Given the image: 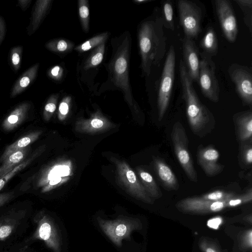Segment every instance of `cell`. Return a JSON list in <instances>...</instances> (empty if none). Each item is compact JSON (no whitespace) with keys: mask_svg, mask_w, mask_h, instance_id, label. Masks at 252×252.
I'll return each instance as SVG.
<instances>
[{"mask_svg":"<svg viewBox=\"0 0 252 252\" xmlns=\"http://www.w3.org/2000/svg\"><path fill=\"white\" fill-rule=\"evenodd\" d=\"M138 38L141 67L144 74L148 76L152 67L159 64L166 51V37L161 17L142 23L138 30Z\"/></svg>","mask_w":252,"mask_h":252,"instance_id":"cell-1","label":"cell"},{"mask_svg":"<svg viewBox=\"0 0 252 252\" xmlns=\"http://www.w3.org/2000/svg\"><path fill=\"white\" fill-rule=\"evenodd\" d=\"M179 67L182 96L186 104L189 125L195 135L203 137L213 128L215 123L214 117L199 99L183 60L180 61Z\"/></svg>","mask_w":252,"mask_h":252,"instance_id":"cell-2","label":"cell"},{"mask_svg":"<svg viewBox=\"0 0 252 252\" xmlns=\"http://www.w3.org/2000/svg\"><path fill=\"white\" fill-rule=\"evenodd\" d=\"M129 46L126 37L118 47L109 68L112 80L117 87L120 88L125 94V97L130 107L136 113L139 109L135 104L131 93L128 79Z\"/></svg>","mask_w":252,"mask_h":252,"instance_id":"cell-3","label":"cell"},{"mask_svg":"<svg viewBox=\"0 0 252 252\" xmlns=\"http://www.w3.org/2000/svg\"><path fill=\"white\" fill-rule=\"evenodd\" d=\"M176 54L171 45L166 55L158 91L157 105L158 120L161 121L168 107L175 78Z\"/></svg>","mask_w":252,"mask_h":252,"instance_id":"cell-4","label":"cell"},{"mask_svg":"<svg viewBox=\"0 0 252 252\" xmlns=\"http://www.w3.org/2000/svg\"><path fill=\"white\" fill-rule=\"evenodd\" d=\"M171 138L177 159L188 178L197 183V176L189 150V140L186 130L179 122L173 125Z\"/></svg>","mask_w":252,"mask_h":252,"instance_id":"cell-5","label":"cell"},{"mask_svg":"<svg viewBox=\"0 0 252 252\" xmlns=\"http://www.w3.org/2000/svg\"><path fill=\"white\" fill-rule=\"evenodd\" d=\"M177 5L184 37L193 40L202 30V9L198 3L189 0H178Z\"/></svg>","mask_w":252,"mask_h":252,"instance_id":"cell-6","label":"cell"},{"mask_svg":"<svg viewBox=\"0 0 252 252\" xmlns=\"http://www.w3.org/2000/svg\"><path fill=\"white\" fill-rule=\"evenodd\" d=\"M110 160L116 166L117 184L131 195L151 202L148 193L128 163L114 157H111Z\"/></svg>","mask_w":252,"mask_h":252,"instance_id":"cell-7","label":"cell"},{"mask_svg":"<svg viewBox=\"0 0 252 252\" xmlns=\"http://www.w3.org/2000/svg\"><path fill=\"white\" fill-rule=\"evenodd\" d=\"M200 67L197 83L204 96L212 102L219 100L220 87L216 75V65L212 58L200 53Z\"/></svg>","mask_w":252,"mask_h":252,"instance_id":"cell-8","label":"cell"},{"mask_svg":"<svg viewBox=\"0 0 252 252\" xmlns=\"http://www.w3.org/2000/svg\"><path fill=\"white\" fill-rule=\"evenodd\" d=\"M228 73L235 86V91L243 105L252 106V70L251 67L238 63L231 64Z\"/></svg>","mask_w":252,"mask_h":252,"instance_id":"cell-9","label":"cell"},{"mask_svg":"<svg viewBox=\"0 0 252 252\" xmlns=\"http://www.w3.org/2000/svg\"><path fill=\"white\" fill-rule=\"evenodd\" d=\"M215 5L218 20L226 39L234 42L238 29L233 6L229 0H216Z\"/></svg>","mask_w":252,"mask_h":252,"instance_id":"cell-10","label":"cell"},{"mask_svg":"<svg viewBox=\"0 0 252 252\" xmlns=\"http://www.w3.org/2000/svg\"><path fill=\"white\" fill-rule=\"evenodd\" d=\"M219 157V152L212 146L198 147V163L207 176H215L223 170L224 166L218 162Z\"/></svg>","mask_w":252,"mask_h":252,"instance_id":"cell-11","label":"cell"},{"mask_svg":"<svg viewBox=\"0 0 252 252\" xmlns=\"http://www.w3.org/2000/svg\"><path fill=\"white\" fill-rule=\"evenodd\" d=\"M183 63L189 76L197 82L200 67L199 53L193 40L184 37L182 40Z\"/></svg>","mask_w":252,"mask_h":252,"instance_id":"cell-12","label":"cell"},{"mask_svg":"<svg viewBox=\"0 0 252 252\" xmlns=\"http://www.w3.org/2000/svg\"><path fill=\"white\" fill-rule=\"evenodd\" d=\"M236 134L240 142L252 140V111L247 110L233 116Z\"/></svg>","mask_w":252,"mask_h":252,"instance_id":"cell-13","label":"cell"},{"mask_svg":"<svg viewBox=\"0 0 252 252\" xmlns=\"http://www.w3.org/2000/svg\"><path fill=\"white\" fill-rule=\"evenodd\" d=\"M153 161L157 176L163 188L168 190H178L179 182L170 167L160 158L155 157Z\"/></svg>","mask_w":252,"mask_h":252,"instance_id":"cell-14","label":"cell"},{"mask_svg":"<svg viewBox=\"0 0 252 252\" xmlns=\"http://www.w3.org/2000/svg\"><path fill=\"white\" fill-rule=\"evenodd\" d=\"M112 127V124L97 112L90 119L78 121L76 129L80 132L93 133L103 131Z\"/></svg>","mask_w":252,"mask_h":252,"instance_id":"cell-15","label":"cell"},{"mask_svg":"<svg viewBox=\"0 0 252 252\" xmlns=\"http://www.w3.org/2000/svg\"><path fill=\"white\" fill-rule=\"evenodd\" d=\"M32 104L24 101L17 105L3 120L2 126L6 131H11L18 127L27 117Z\"/></svg>","mask_w":252,"mask_h":252,"instance_id":"cell-16","label":"cell"},{"mask_svg":"<svg viewBox=\"0 0 252 252\" xmlns=\"http://www.w3.org/2000/svg\"><path fill=\"white\" fill-rule=\"evenodd\" d=\"M52 1V0H38L35 1L28 27L29 35L32 34L39 28L49 12Z\"/></svg>","mask_w":252,"mask_h":252,"instance_id":"cell-17","label":"cell"},{"mask_svg":"<svg viewBox=\"0 0 252 252\" xmlns=\"http://www.w3.org/2000/svg\"><path fill=\"white\" fill-rule=\"evenodd\" d=\"M39 64L37 63L23 73L15 82L11 90L10 97L14 98L24 92L36 79Z\"/></svg>","mask_w":252,"mask_h":252,"instance_id":"cell-18","label":"cell"},{"mask_svg":"<svg viewBox=\"0 0 252 252\" xmlns=\"http://www.w3.org/2000/svg\"><path fill=\"white\" fill-rule=\"evenodd\" d=\"M41 130H36L28 133L21 137L11 144L8 146L4 151L0 161H2L11 153L26 148L35 141L42 133Z\"/></svg>","mask_w":252,"mask_h":252,"instance_id":"cell-19","label":"cell"},{"mask_svg":"<svg viewBox=\"0 0 252 252\" xmlns=\"http://www.w3.org/2000/svg\"><path fill=\"white\" fill-rule=\"evenodd\" d=\"M69 168L61 165L55 164L40 172L36 181L37 187L43 188L54 178L68 175Z\"/></svg>","mask_w":252,"mask_h":252,"instance_id":"cell-20","label":"cell"},{"mask_svg":"<svg viewBox=\"0 0 252 252\" xmlns=\"http://www.w3.org/2000/svg\"><path fill=\"white\" fill-rule=\"evenodd\" d=\"M199 46L204 54L213 57L216 56L219 49L217 34L212 27H208L199 42Z\"/></svg>","mask_w":252,"mask_h":252,"instance_id":"cell-21","label":"cell"},{"mask_svg":"<svg viewBox=\"0 0 252 252\" xmlns=\"http://www.w3.org/2000/svg\"><path fill=\"white\" fill-rule=\"evenodd\" d=\"M27 148L11 153L2 161L3 162L0 166V178L24 161L28 153Z\"/></svg>","mask_w":252,"mask_h":252,"instance_id":"cell-22","label":"cell"},{"mask_svg":"<svg viewBox=\"0 0 252 252\" xmlns=\"http://www.w3.org/2000/svg\"><path fill=\"white\" fill-rule=\"evenodd\" d=\"M137 171L141 183L149 195L155 198L160 197L162 193L152 176L148 172L140 168H137Z\"/></svg>","mask_w":252,"mask_h":252,"instance_id":"cell-23","label":"cell"},{"mask_svg":"<svg viewBox=\"0 0 252 252\" xmlns=\"http://www.w3.org/2000/svg\"><path fill=\"white\" fill-rule=\"evenodd\" d=\"M161 17L163 27L174 31L175 24L174 21V10L173 4L171 0L164 1L161 6Z\"/></svg>","mask_w":252,"mask_h":252,"instance_id":"cell-24","label":"cell"},{"mask_svg":"<svg viewBox=\"0 0 252 252\" xmlns=\"http://www.w3.org/2000/svg\"><path fill=\"white\" fill-rule=\"evenodd\" d=\"M239 160L242 166L245 167L251 166L252 164V140L240 142Z\"/></svg>","mask_w":252,"mask_h":252,"instance_id":"cell-25","label":"cell"},{"mask_svg":"<svg viewBox=\"0 0 252 252\" xmlns=\"http://www.w3.org/2000/svg\"><path fill=\"white\" fill-rule=\"evenodd\" d=\"M241 9L244 16L245 25L249 29L251 34L252 33V0H234Z\"/></svg>","mask_w":252,"mask_h":252,"instance_id":"cell-26","label":"cell"},{"mask_svg":"<svg viewBox=\"0 0 252 252\" xmlns=\"http://www.w3.org/2000/svg\"><path fill=\"white\" fill-rule=\"evenodd\" d=\"M45 47L49 50L57 53H63L70 51L74 46V44L63 39H54L47 42Z\"/></svg>","mask_w":252,"mask_h":252,"instance_id":"cell-27","label":"cell"},{"mask_svg":"<svg viewBox=\"0 0 252 252\" xmlns=\"http://www.w3.org/2000/svg\"><path fill=\"white\" fill-rule=\"evenodd\" d=\"M108 37L107 32L97 35L78 45L75 49L80 53L86 52L94 47H96L103 43H105Z\"/></svg>","mask_w":252,"mask_h":252,"instance_id":"cell-28","label":"cell"},{"mask_svg":"<svg viewBox=\"0 0 252 252\" xmlns=\"http://www.w3.org/2000/svg\"><path fill=\"white\" fill-rule=\"evenodd\" d=\"M105 50V43L96 47L87 60L84 68L86 69L95 67L100 64L103 58Z\"/></svg>","mask_w":252,"mask_h":252,"instance_id":"cell-29","label":"cell"},{"mask_svg":"<svg viewBox=\"0 0 252 252\" xmlns=\"http://www.w3.org/2000/svg\"><path fill=\"white\" fill-rule=\"evenodd\" d=\"M38 154H35L31 158L16 166L11 171L0 178V190L4 187L6 184L18 172L26 167L32 160L38 156Z\"/></svg>","mask_w":252,"mask_h":252,"instance_id":"cell-30","label":"cell"},{"mask_svg":"<svg viewBox=\"0 0 252 252\" xmlns=\"http://www.w3.org/2000/svg\"><path fill=\"white\" fill-rule=\"evenodd\" d=\"M17 224L16 220L9 218L0 220V241L8 238L13 231Z\"/></svg>","mask_w":252,"mask_h":252,"instance_id":"cell-31","label":"cell"},{"mask_svg":"<svg viewBox=\"0 0 252 252\" xmlns=\"http://www.w3.org/2000/svg\"><path fill=\"white\" fill-rule=\"evenodd\" d=\"M79 14L82 28L85 32L89 30V9L88 1L79 0L78 1Z\"/></svg>","mask_w":252,"mask_h":252,"instance_id":"cell-32","label":"cell"},{"mask_svg":"<svg viewBox=\"0 0 252 252\" xmlns=\"http://www.w3.org/2000/svg\"><path fill=\"white\" fill-rule=\"evenodd\" d=\"M23 47L16 46L11 49L9 54V61L10 65L14 71L17 72L20 68Z\"/></svg>","mask_w":252,"mask_h":252,"instance_id":"cell-33","label":"cell"},{"mask_svg":"<svg viewBox=\"0 0 252 252\" xmlns=\"http://www.w3.org/2000/svg\"><path fill=\"white\" fill-rule=\"evenodd\" d=\"M235 195L233 193L227 192L220 190H217L203 195L201 198L208 201H225L230 199Z\"/></svg>","mask_w":252,"mask_h":252,"instance_id":"cell-34","label":"cell"},{"mask_svg":"<svg viewBox=\"0 0 252 252\" xmlns=\"http://www.w3.org/2000/svg\"><path fill=\"white\" fill-rule=\"evenodd\" d=\"M58 98V95L53 94L49 97L47 101L43 112V116L45 121H48L55 111Z\"/></svg>","mask_w":252,"mask_h":252,"instance_id":"cell-35","label":"cell"},{"mask_svg":"<svg viewBox=\"0 0 252 252\" xmlns=\"http://www.w3.org/2000/svg\"><path fill=\"white\" fill-rule=\"evenodd\" d=\"M252 198V189L250 188L245 193L238 196H234L227 200V205L229 206H235L243 203L251 201Z\"/></svg>","mask_w":252,"mask_h":252,"instance_id":"cell-36","label":"cell"},{"mask_svg":"<svg viewBox=\"0 0 252 252\" xmlns=\"http://www.w3.org/2000/svg\"><path fill=\"white\" fill-rule=\"evenodd\" d=\"M71 101L70 96L64 97L60 103L59 107L58 117L60 120L64 119L69 110V104Z\"/></svg>","mask_w":252,"mask_h":252,"instance_id":"cell-37","label":"cell"},{"mask_svg":"<svg viewBox=\"0 0 252 252\" xmlns=\"http://www.w3.org/2000/svg\"><path fill=\"white\" fill-rule=\"evenodd\" d=\"M63 73V69L60 66L56 65L51 68L48 71V75L52 79L60 80Z\"/></svg>","mask_w":252,"mask_h":252,"instance_id":"cell-38","label":"cell"},{"mask_svg":"<svg viewBox=\"0 0 252 252\" xmlns=\"http://www.w3.org/2000/svg\"><path fill=\"white\" fill-rule=\"evenodd\" d=\"M6 31V27L5 21L1 16L0 15V45L3 41Z\"/></svg>","mask_w":252,"mask_h":252,"instance_id":"cell-39","label":"cell"},{"mask_svg":"<svg viewBox=\"0 0 252 252\" xmlns=\"http://www.w3.org/2000/svg\"><path fill=\"white\" fill-rule=\"evenodd\" d=\"M13 196V192H4L0 194V207L9 201Z\"/></svg>","mask_w":252,"mask_h":252,"instance_id":"cell-40","label":"cell"},{"mask_svg":"<svg viewBox=\"0 0 252 252\" xmlns=\"http://www.w3.org/2000/svg\"><path fill=\"white\" fill-rule=\"evenodd\" d=\"M221 222V220L220 218H215L210 220L208 221L207 225L211 228L217 229Z\"/></svg>","mask_w":252,"mask_h":252,"instance_id":"cell-41","label":"cell"},{"mask_svg":"<svg viewBox=\"0 0 252 252\" xmlns=\"http://www.w3.org/2000/svg\"><path fill=\"white\" fill-rule=\"evenodd\" d=\"M18 5L23 11H26L30 6L32 0H18Z\"/></svg>","mask_w":252,"mask_h":252,"instance_id":"cell-42","label":"cell"},{"mask_svg":"<svg viewBox=\"0 0 252 252\" xmlns=\"http://www.w3.org/2000/svg\"><path fill=\"white\" fill-rule=\"evenodd\" d=\"M126 231V227L123 224L118 225L116 229V234L118 236H122L125 234Z\"/></svg>","mask_w":252,"mask_h":252,"instance_id":"cell-43","label":"cell"},{"mask_svg":"<svg viewBox=\"0 0 252 252\" xmlns=\"http://www.w3.org/2000/svg\"><path fill=\"white\" fill-rule=\"evenodd\" d=\"M206 252H216L213 249H212L211 248H208Z\"/></svg>","mask_w":252,"mask_h":252,"instance_id":"cell-44","label":"cell"},{"mask_svg":"<svg viewBox=\"0 0 252 252\" xmlns=\"http://www.w3.org/2000/svg\"><path fill=\"white\" fill-rule=\"evenodd\" d=\"M136 1L138 2H147L148 1L147 0H136Z\"/></svg>","mask_w":252,"mask_h":252,"instance_id":"cell-45","label":"cell"}]
</instances>
